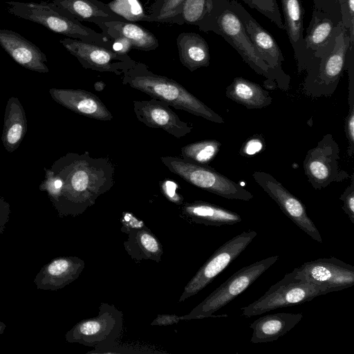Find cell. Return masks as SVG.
Listing matches in <instances>:
<instances>
[{"label":"cell","mask_w":354,"mask_h":354,"mask_svg":"<svg viewBox=\"0 0 354 354\" xmlns=\"http://www.w3.org/2000/svg\"><path fill=\"white\" fill-rule=\"evenodd\" d=\"M62 187L54 196L59 216H75L92 206L114 185V167L105 158H93L86 151L65 157L59 178Z\"/></svg>","instance_id":"1"},{"label":"cell","mask_w":354,"mask_h":354,"mask_svg":"<svg viewBox=\"0 0 354 354\" xmlns=\"http://www.w3.org/2000/svg\"><path fill=\"white\" fill-rule=\"evenodd\" d=\"M197 26L203 32H213L223 37L252 69L266 78L264 84L268 88L283 91L289 89L290 77L280 75L263 60L229 0H210L207 12Z\"/></svg>","instance_id":"2"},{"label":"cell","mask_w":354,"mask_h":354,"mask_svg":"<svg viewBox=\"0 0 354 354\" xmlns=\"http://www.w3.org/2000/svg\"><path fill=\"white\" fill-rule=\"evenodd\" d=\"M123 84L142 91L176 109L185 111L210 122L223 124V118L189 92L176 81L151 72L143 63L136 62L123 74Z\"/></svg>","instance_id":"3"},{"label":"cell","mask_w":354,"mask_h":354,"mask_svg":"<svg viewBox=\"0 0 354 354\" xmlns=\"http://www.w3.org/2000/svg\"><path fill=\"white\" fill-rule=\"evenodd\" d=\"M354 43L343 25L326 45L313 55L306 72L303 91L312 97H329L346 70L347 53Z\"/></svg>","instance_id":"4"},{"label":"cell","mask_w":354,"mask_h":354,"mask_svg":"<svg viewBox=\"0 0 354 354\" xmlns=\"http://www.w3.org/2000/svg\"><path fill=\"white\" fill-rule=\"evenodd\" d=\"M7 11L17 17L36 22L69 38L100 45L113 50V39L84 26L65 14L52 2L6 1Z\"/></svg>","instance_id":"5"},{"label":"cell","mask_w":354,"mask_h":354,"mask_svg":"<svg viewBox=\"0 0 354 354\" xmlns=\"http://www.w3.org/2000/svg\"><path fill=\"white\" fill-rule=\"evenodd\" d=\"M278 259L279 256L274 255L241 268L188 314L183 315V320L209 317H227V315H213V314L243 292Z\"/></svg>","instance_id":"6"},{"label":"cell","mask_w":354,"mask_h":354,"mask_svg":"<svg viewBox=\"0 0 354 354\" xmlns=\"http://www.w3.org/2000/svg\"><path fill=\"white\" fill-rule=\"evenodd\" d=\"M160 159L170 171L205 191L227 199L248 201L254 198L252 194L241 185L209 165H198L176 156H164Z\"/></svg>","instance_id":"7"},{"label":"cell","mask_w":354,"mask_h":354,"mask_svg":"<svg viewBox=\"0 0 354 354\" xmlns=\"http://www.w3.org/2000/svg\"><path fill=\"white\" fill-rule=\"evenodd\" d=\"M123 328V315L113 305L102 303L98 315L77 322L65 335L68 343L93 346L97 353L111 346L120 337Z\"/></svg>","instance_id":"8"},{"label":"cell","mask_w":354,"mask_h":354,"mask_svg":"<svg viewBox=\"0 0 354 354\" xmlns=\"http://www.w3.org/2000/svg\"><path fill=\"white\" fill-rule=\"evenodd\" d=\"M330 292V290L318 285L295 279L289 272L260 298L241 310L242 315L251 317L277 308L301 304Z\"/></svg>","instance_id":"9"},{"label":"cell","mask_w":354,"mask_h":354,"mask_svg":"<svg viewBox=\"0 0 354 354\" xmlns=\"http://www.w3.org/2000/svg\"><path fill=\"white\" fill-rule=\"evenodd\" d=\"M339 147L332 134L327 133L317 145L309 149L304 160V173L315 189L326 187L332 183L349 178L348 173L339 166Z\"/></svg>","instance_id":"10"},{"label":"cell","mask_w":354,"mask_h":354,"mask_svg":"<svg viewBox=\"0 0 354 354\" xmlns=\"http://www.w3.org/2000/svg\"><path fill=\"white\" fill-rule=\"evenodd\" d=\"M257 235L254 230L243 232L220 246L185 286L179 302L196 295L209 284L245 250Z\"/></svg>","instance_id":"11"},{"label":"cell","mask_w":354,"mask_h":354,"mask_svg":"<svg viewBox=\"0 0 354 354\" xmlns=\"http://www.w3.org/2000/svg\"><path fill=\"white\" fill-rule=\"evenodd\" d=\"M290 273L295 279L318 285L332 292L354 285V266L335 257L306 262Z\"/></svg>","instance_id":"12"},{"label":"cell","mask_w":354,"mask_h":354,"mask_svg":"<svg viewBox=\"0 0 354 354\" xmlns=\"http://www.w3.org/2000/svg\"><path fill=\"white\" fill-rule=\"evenodd\" d=\"M62 46L75 56L84 68L100 72L122 75L136 61L127 54L69 37L59 41Z\"/></svg>","instance_id":"13"},{"label":"cell","mask_w":354,"mask_h":354,"mask_svg":"<svg viewBox=\"0 0 354 354\" xmlns=\"http://www.w3.org/2000/svg\"><path fill=\"white\" fill-rule=\"evenodd\" d=\"M252 177L263 191L277 203L288 218L313 240L322 243L321 234L308 216L306 207L301 201L268 173L255 171Z\"/></svg>","instance_id":"14"},{"label":"cell","mask_w":354,"mask_h":354,"mask_svg":"<svg viewBox=\"0 0 354 354\" xmlns=\"http://www.w3.org/2000/svg\"><path fill=\"white\" fill-rule=\"evenodd\" d=\"M230 1L233 12L263 60L280 75L290 77L282 68L284 57L274 37L236 0Z\"/></svg>","instance_id":"15"},{"label":"cell","mask_w":354,"mask_h":354,"mask_svg":"<svg viewBox=\"0 0 354 354\" xmlns=\"http://www.w3.org/2000/svg\"><path fill=\"white\" fill-rule=\"evenodd\" d=\"M133 110L137 119L146 126L161 129L176 138L185 136L192 130V127L181 120L169 105L160 100H135Z\"/></svg>","instance_id":"16"},{"label":"cell","mask_w":354,"mask_h":354,"mask_svg":"<svg viewBox=\"0 0 354 354\" xmlns=\"http://www.w3.org/2000/svg\"><path fill=\"white\" fill-rule=\"evenodd\" d=\"M85 267L84 261L77 257H59L44 265L33 282L37 288L57 290L77 279Z\"/></svg>","instance_id":"17"},{"label":"cell","mask_w":354,"mask_h":354,"mask_svg":"<svg viewBox=\"0 0 354 354\" xmlns=\"http://www.w3.org/2000/svg\"><path fill=\"white\" fill-rule=\"evenodd\" d=\"M285 30L294 52L298 73L306 71L310 57L306 50L304 36L305 10L300 0H281Z\"/></svg>","instance_id":"18"},{"label":"cell","mask_w":354,"mask_h":354,"mask_svg":"<svg viewBox=\"0 0 354 354\" xmlns=\"http://www.w3.org/2000/svg\"><path fill=\"white\" fill-rule=\"evenodd\" d=\"M0 45L18 64L30 70L48 72L46 55L18 32L0 29Z\"/></svg>","instance_id":"19"},{"label":"cell","mask_w":354,"mask_h":354,"mask_svg":"<svg viewBox=\"0 0 354 354\" xmlns=\"http://www.w3.org/2000/svg\"><path fill=\"white\" fill-rule=\"evenodd\" d=\"M52 3L65 14L80 21H88L99 28L109 21H126L99 0H53Z\"/></svg>","instance_id":"20"},{"label":"cell","mask_w":354,"mask_h":354,"mask_svg":"<svg viewBox=\"0 0 354 354\" xmlns=\"http://www.w3.org/2000/svg\"><path fill=\"white\" fill-rule=\"evenodd\" d=\"M55 97L68 109L88 118L109 121L113 119L108 108L95 94L84 90H57Z\"/></svg>","instance_id":"21"},{"label":"cell","mask_w":354,"mask_h":354,"mask_svg":"<svg viewBox=\"0 0 354 354\" xmlns=\"http://www.w3.org/2000/svg\"><path fill=\"white\" fill-rule=\"evenodd\" d=\"M302 317L301 313H288L261 316L250 324L253 330L250 342L258 344L275 341L293 328Z\"/></svg>","instance_id":"22"},{"label":"cell","mask_w":354,"mask_h":354,"mask_svg":"<svg viewBox=\"0 0 354 354\" xmlns=\"http://www.w3.org/2000/svg\"><path fill=\"white\" fill-rule=\"evenodd\" d=\"M182 212L190 221L212 226L232 225L242 221L235 212L202 201L183 205Z\"/></svg>","instance_id":"23"},{"label":"cell","mask_w":354,"mask_h":354,"mask_svg":"<svg viewBox=\"0 0 354 354\" xmlns=\"http://www.w3.org/2000/svg\"><path fill=\"white\" fill-rule=\"evenodd\" d=\"M100 28L103 34L111 39H126L131 44V49L150 51L159 46L158 39L153 33L135 22L109 21L104 24Z\"/></svg>","instance_id":"24"},{"label":"cell","mask_w":354,"mask_h":354,"mask_svg":"<svg viewBox=\"0 0 354 354\" xmlns=\"http://www.w3.org/2000/svg\"><path fill=\"white\" fill-rule=\"evenodd\" d=\"M176 44L180 62L191 72L209 65V48L200 35L192 32H182L176 39Z\"/></svg>","instance_id":"25"},{"label":"cell","mask_w":354,"mask_h":354,"mask_svg":"<svg viewBox=\"0 0 354 354\" xmlns=\"http://www.w3.org/2000/svg\"><path fill=\"white\" fill-rule=\"evenodd\" d=\"M342 25V21L336 23L330 15L314 8L304 37L310 59L326 45Z\"/></svg>","instance_id":"26"},{"label":"cell","mask_w":354,"mask_h":354,"mask_svg":"<svg viewBox=\"0 0 354 354\" xmlns=\"http://www.w3.org/2000/svg\"><path fill=\"white\" fill-rule=\"evenodd\" d=\"M124 246L131 259L136 261L159 262L163 253L159 240L146 226L130 230Z\"/></svg>","instance_id":"27"},{"label":"cell","mask_w":354,"mask_h":354,"mask_svg":"<svg viewBox=\"0 0 354 354\" xmlns=\"http://www.w3.org/2000/svg\"><path fill=\"white\" fill-rule=\"evenodd\" d=\"M226 97L249 109H259L271 104L272 98L259 84L243 77H235L226 88Z\"/></svg>","instance_id":"28"},{"label":"cell","mask_w":354,"mask_h":354,"mask_svg":"<svg viewBox=\"0 0 354 354\" xmlns=\"http://www.w3.org/2000/svg\"><path fill=\"white\" fill-rule=\"evenodd\" d=\"M221 147V143L216 140H205L184 146L181 148V154L185 160L201 165H209Z\"/></svg>","instance_id":"29"},{"label":"cell","mask_w":354,"mask_h":354,"mask_svg":"<svg viewBox=\"0 0 354 354\" xmlns=\"http://www.w3.org/2000/svg\"><path fill=\"white\" fill-rule=\"evenodd\" d=\"M185 0H156L149 7L147 22L180 25V15Z\"/></svg>","instance_id":"30"},{"label":"cell","mask_w":354,"mask_h":354,"mask_svg":"<svg viewBox=\"0 0 354 354\" xmlns=\"http://www.w3.org/2000/svg\"><path fill=\"white\" fill-rule=\"evenodd\" d=\"M107 5L113 12L126 21H146L147 14L144 12L138 0H113Z\"/></svg>","instance_id":"31"},{"label":"cell","mask_w":354,"mask_h":354,"mask_svg":"<svg viewBox=\"0 0 354 354\" xmlns=\"http://www.w3.org/2000/svg\"><path fill=\"white\" fill-rule=\"evenodd\" d=\"M210 0H185L180 15V25L198 26L205 15Z\"/></svg>","instance_id":"32"},{"label":"cell","mask_w":354,"mask_h":354,"mask_svg":"<svg viewBox=\"0 0 354 354\" xmlns=\"http://www.w3.org/2000/svg\"><path fill=\"white\" fill-rule=\"evenodd\" d=\"M249 7L257 10L274 23L279 28L285 30L278 3L276 0H243Z\"/></svg>","instance_id":"33"},{"label":"cell","mask_w":354,"mask_h":354,"mask_svg":"<svg viewBox=\"0 0 354 354\" xmlns=\"http://www.w3.org/2000/svg\"><path fill=\"white\" fill-rule=\"evenodd\" d=\"M342 23L354 43V0H339Z\"/></svg>","instance_id":"34"},{"label":"cell","mask_w":354,"mask_h":354,"mask_svg":"<svg viewBox=\"0 0 354 354\" xmlns=\"http://www.w3.org/2000/svg\"><path fill=\"white\" fill-rule=\"evenodd\" d=\"M314 8L330 15L335 22L342 21L339 0H313Z\"/></svg>","instance_id":"35"},{"label":"cell","mask_w":354,"mask_h":354,"mask_svg":"<svg viewBox=\"0 0 354 354\" xmlns=\"http://www.w3.org/2000/svg\"><path fill=\"white\" fill-rule=\"evenodd\" d=\"M343 202L342 207L344 213L348 216L351 222L354 223V174L351 175V183L339 196Z\"/></svg>","instance_id":"36"},{"label":"cell","mask_w":354,"mask_h":354,"mask_svg":"<svg viewBox=\"0 0 354 354\" xmlns=\"http://www.w3.org/2000/svg\"><path fill=\"white\" fill-rule=\"evenodd\" d=\"M348 106V112L344 122V131L348 142L347 155L352 158L354 154V104Z\"/></svg>","instance_id":"37"},{"label":"cell","mask_w":354,"mask_h":354,"mask_svg":"<svg viewBox=\"0 0 354 354\" xmlns=\"http://www.w3.org/2000/svg\"><path fill=\"white\" fill-rule=\"evenodd\" d=\"M162 193L170 201L180 205L183 202V198L176 192L177 185L171 181L165 180L161 185Z\"/></svg>","instance_id":"38"},{"label":"cell","mask_w":354,"mask_h":354,"mask_svg":"<svg viewBox=\"0 0 354 354\" xmlns=\"http://www.w3.org/2000/svg\"><path fill=\"white\" fill-rule=\"evenodd\" d=\"M263 147V142L259 137H252L243 145L240 153L243 156H252L259 152Z\"/></svg>","instance_id":"39"},{"label":"cell","mask_w":354,"mask_h":354,"mask_svg":"<svg viewBox=\"0 0 354 354\" xmlns=\"http://www.w3.org/2000/svg\"><path fill=\"white\" fill-rule=\"evenodd\" d=\"M122 227L124 228V232H128L133 229H138L145 227V224L142 221L138 220L133 214L124 212L122 217Z\"/></svg>","instance_id":"40"},{"label":"cell","mask_w":354,"mask_h":354,"mask_svg":"<svg viewBox=\"0 0 354 354\" xmlns=\"http://www.w3.org/2000/svg\"><path fill=\"white\" fill-rule=\"evenodd\" d=\"M183 321V315H158L151 323V326H169Z\"/></svg>","instance_id":"41"},{"label":"cell","mask_w":354,"mask_h":354,"mask_svg":"<svg viewBox=\"0 0 354 354\" xmlns=\"http://www.w3.org/2000/svg\"><path fill=\"white\" fill-rule=\"evenodd\" d=\"M10 206L0 198V235L3 232L10 217Z\"/></svg>","instance_id":"42"},{"label":"cell","mask_w":354,"mask_h":354,"mask_svg":"<svg viewBox=\"0 0 354 354\" xmlns=\"http://www.w3.org/2000/svg\"><path fill=\"white\" fill-rule=\"evenodd\" d=\"M23 127L20 123L14 124L7 133V141L14 145L19 141L21 138Z\"/></svg>","instance_id":"43"},{"label":"cell","mask_w":354,"mask_h":354,"mask_svg":"<svg viewBox=\"0 0 354 354\" xmlns=\"http://www.w3.org/2000/svg\"><path fill=\"white\" fill-rule=\"evenodd\" d=\"M105 87V84L102 82L99 81L95 83L94 88L96 91H102Z\"/></svg>","instance_id":"44"},{"label":"cell","mask_w":354,"mask_h":354,"mask_svg":"<svg viewBox=\"0 0 354 354\" xmlns=\"http://www.w3.org/2000/svg\"><path fill=\"white\" fill-rule=\"evenodd\" d=\"M6 328V325L3 322H0V335L4 333Z\"/></svg>","instance_id":"45"}]
</instances>
